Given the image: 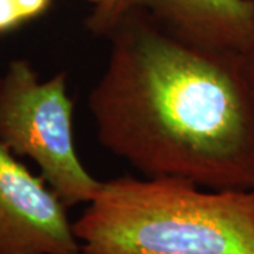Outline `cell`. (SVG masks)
<instances>
[{
    "instance_id": "6",
    "label": "cell",
    "mask_w": 254,
    "mask_h": 254,
    "mask_svg": "<svg viewBox=\"0 0 254 254\" xmlns=\"http://www.w3.org/2000/svg\"><path fill=\"white\" fill-rule=\"evenodd\" d=\"M53 0H0V34L44 14Z\"/></svg>"
},
{
    "instance_id": "8",
    "label": "cell",
    "mask_w": 254,
    "mask_h": 254,
    "mask_svg": "<svg viewBox=\"0 0 254 254\" xmlns=\"http://www.w3.org/2000/svg\"><path fill=\"white\" fill-rule=\"evenodd\" d=\"M245 63L247 75H249V81H250V86H252L254 96V40L252 41V44L249 46V48L245 51Z\"/></svg>"
},
{
    "instance_id": "5",
    "label": "cell",
    "mask_w": 254,
    "mask_h": 254,
    "mask_svg": "<svg viewBox=\"0 0 254 254\" xmlns=\"http://www.w3.org/2000/svg\"><path fill=\"white\" fill-rule=\"evenodd\" d=\"M120 10L122 18L143 11L174 36L209 48L245 53L254 40V0H120Z\"/></svg>"
},
{
    "instance_id": "2",
    "label": "cell",
    "mask_w": 254,
    "mask_h": 254,
    "mask_svg": "<svg viewBox=\"0 0 254 254\" xmlns=\"http://www.w3.org/2000/svg\"><path fill=\"white\" fill-rule=\"evenodd\" d=\"M73 232L82 254H254V190L113 178L102 181Z\"/></svg>"
},
{
    "instance_id": "7",
    "label": "cell",
    "mask_w": 254,
    "mask_h": 254,
    "mask_svg": "<svg viewBox=\"0 0 254 254\" xmlns=\"http://www.w3.org/2000/svg\"><path fill=\"white\" fill-rule=\"evenodd\" d=\"M93 6L91 17L88 20V28L92 33L108 37L113 28L122 20L120 0H86Z\"/></svg>"
},
{
    "instance_id": "3",
    "label": "cell",
    "mask_w": 254,
    "mask_h": 254,
    "mask_svg": "<svg viewBox=\"0 0 254 254\" xmlns=\"http://www.w3.org/2000/svg\"><path fill=\"white\" fill-rule=\"evenodd\" d=\"M72 127L66 72L40 79L27 60H13L0 75V141L34 161L66 208L88 205L102 185L82 164Z\"/></svg>"
},
{
    "instance_id": "1",
    "label": "cell",
    "mask_w": 254,
    "mask_h": 254,
    "mask_svg": "<svg viewBox=\"0 0 254 254\" xmlns=\"http://www.w3.org/2000/svg\"><path fill=\"white\" fill-rule=\"evenodd\" d=\"M88 95L99 144L145 178L254 190V96L245 53L185 41L143 11L109 33Z\"/></svg>"
},
{
    "instance_id": "4",
    "label": "cell",
    "mask_w": 254,
    "mask_h": 254,
    "mask_svg": "<svg viewBox=\"0 0 254 254\" xmlns=\"http://www.w3.org/2000/svg\"><path fill=\"white\" fill-rule=\"evenodd\" d=\"M66 209L0 141V254H82Z\"/></svg>"
}]
</instances>
